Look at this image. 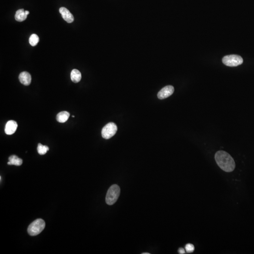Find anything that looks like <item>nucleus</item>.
Listing matches in <instances>:
<instances>
[{
	"label": "nucleus",
	"mask_w": 254,
	"mask_h": 254,
	"mask_svg": "<svg viewBox=\"0 0 254 254\" xmlns=\"http://www.w3.org/2000/svg\"><path fill=\"white\" fill-rule=\"evenodd\" d=\"M215 162L220 168L226 172H231L235 168V163L228 153L224 151L216 152L215 156Z\"/></svg>",
	"instance_id": "f257e3e1"
},
{
	"label": "nucleus",
	"mask_w": 254,
	"mask_h": 254,
	"mask_svg": "<svg viewBox=\"0 0 254 254\" xmlns=\"http://www.w3.org/2000/svg\"><path fill=\"white\" fill-rule=\"evenodd\" d=\"M120 188L117 184H113L109 188L106 195V201L109 205L115 203L120 194Z\"/></svg>",
	"instance_id": "f03ea898"
},
{
	"label": "nucleus",
	"mask_w": 254,
	"mask_h": 254,
	"mask_svg": "<svg viewBox=\"0 0 254 254\" xmlns=\"http://www.w3.org/2000/svg\"><path fill=\"white\" fill-rule=\"evenodd\" d=\"M45 227V223L42 219L39 218L29 225L27 229V231L31 236H36L40 234L44 230Z\"/></svg>",
	"instance_id": "7ed1b4c3"
},
{
	"label": "nucleus",
	"mask_w": 254,
	"mask_h": 254,
	"mask_svg": "<svg viewBox=\"0 0 254 254\" xmlns=\"http://www.w3.org/2000/svg\"><path fill=\"white\" fill-rule=\"evenodd\" d=\"M223 63L228 67H235L242 64L243 60L240 56L231 55L225 56L222 59Z\"/></svg>",
	"instance_id": "20e7f679"
},
{
	"label": "nucleus",
	"mask_w": 254,
	"mask_h": 254,
	"mask_svg": "<svg viewBox=\"0 0 254 254\" xmlns=\"http://www.w3.org/2000/svg\"><path fill=\"white\" fill-rule=\"evenodd\" d=\"M117 131L116 125L113 122H110L104 127L102 130V136L104 139H110L113 137Z\"/></svg>",
	"instance_id": "39448f33"
},
{
	"label": "nucleus",
	"mask_w": 254,
	"mask_h": 254,
	"mask_svg": "<svg viewBox=\"0 0 254 254\" xmlns=\"http://www.w3.org/2000/svg\"><path fill=\"white\" fill-rule=\"evenodd\" d=\"M174 88L172 86L169 85L162 88L158 93V98L160 99H164L172 95Z\"/></svg>",
	"instance_id": "423d86ee"
},
{
	"label": "nucleus",
	"mask_w": 254,
	"mask_h": 254,
	"mask_svg": "<svg viewBox=\"0 0 254 254\" xmlns=\"http://www.w3.org/2000/svg\"><path fill=\"white\" fill-rule=\"evenodd\" d=\"M17 128L16 122L11 120L7 122L5 127V132L7 135H11L15 132Z\"/></svg>",
	"instance_id": "0eeeda50"
},
{
	"label": "nucleus",
	"mask_w": 254,
	"mask_h": 254,
	"mask_svg": "<svg viewBox=\"0 0 254 254\" xmlns=\"http://www.w3.org/2000/svg\"><path fill=\"white\" fill-rule=\"evenodd\" d=\"M59 12L61 14L62 17L64 20L67 21V23H72L74 20L73 16L67 8L65 7H61L59 9Z\"/></svg>",
	"instance_id": "6e6552de"
},
{
	"label": "nucleus",
	"mask_w": 254,
	"mask_h": 254,
	"mask_svg": "<svg viewBox=\"0 0 254 254\" xmlns=\"http://www.w3.org/2000/svg\"><path fill=\"white\" fill-rule=\"evenodd\" d=\"M19 80L22 84L26 86H28L31 82V76L27 72H23L20 73Z\"/></svg>",
	"instance_id": "1a4fd4ad"
},
{
	"label": "nucleus",
	"mask_w": 254,
	"mask_h": 254,
	"mask_svg": "<svg viewBox=\"0 0 254 254\" xmlns=\"http://www.w3.org/2000/svg\"><path fill=\"white\" fill-rule=\"evenodd\" d=\"M70 117V113L67 111H63L58 113L56 117L57 122L60 123H64L67 122Z\"/></svg>",
	"instance_id": "9d476101"
},
{
	"label": "nucleus",
	"mask_w": 254,
	"mask_h": 254,
	"mask_svg": "<svg viewBox=\"0 0 254 254\" xmlns=\"http://www.w3.org/2000/svg\"><path fill=\"white\" fill-rule=\"evenodd\" d=\"M71 79L74 83L79 82L82 79L81 72L77 69H73L71 73Z\"/></svg>",
	"instance_id": "9b49d317"
},
{
	"label": "nucleus",
	"mask_w": 254,
	"mask_h": 254,
	"mask_svg": "<svg viewBox=\"0 0 254 254\" xmlns=\"http://www.w3.org/2000/svg\"><path fill=\"white\" fill-rule=\"evenodd\" d=\"M27 15H26L25 11L24 9H20L17 10L16 12L15 18L16 20L18 22H22L27 18Z\"/></svg>",
	"instance_id": "f8f14e48"
},
{
	"label": "nucleus",
	"mask_w": 254,
	"mask_h": 254,
	"mask_svg": "<svg viewBox=\"0 0 254 254\" xmlns=\"http://www.w3.org/2000/svg\"><path fill=\"white\" fill-rule=\"evenodd\" d=\"M9 162L11 163V165H15V166H20L23 163V160L21 159L18 158L16 155H13L10 156L9 158Z\"/></svg>",
	"instance_id": "ddd939ff"
},
{
	"label": "nucleus",
	"mask_w": 254,
	"mask_h": 254,
	"mask_svg": "<svg viewBox=\"0 0 254 254\" xmlns=\"http://www.w3.org/2000/svg\"><path fill=\"white\" fill-rule=\"evenodd\" d=\"M49 150V148L46 145H43L39 143L37 147V151L40 155H44Z\"/></svg>",
	"instance_id": "4468645a"
},
{
	"label": "nucleus",
	"mask_w": 254,
	"mask_h": 254,
	"mask_svg": "<svg viewBox=\"0 0 254 254\" xmlns=\"http://www.w3.org/2000/svg\"><path fill=\"white\" fill-rule=\"evenodd\" d=\"M39 41V38L38 36L36 34H33L30 37L29 39V43L32 46L36 45Z\"/></svg>",
	"instance_id": "2eb2a0df"
},
{
	"label": "nucleus",
	"mask_w": 254,
	"mask_h": 254,
	"mask_svg": "<svg viewBox=\"0 0 254 254\" xmlns=\"http://www.w3.org/2000/svg\"><path fill=\"white\" fill-rule=\"evenodd\" d=\"M185 249L186 252L188 253H192L194 250V246L192 244H187L185 246Z\"/></svg>",
	"instance_id": "dca6fc26"
},
{
	"label": "nucleus",
	"mask_w": 254,
	"mask_h": 254,
	"mask_svg": "<svg viewBox=\"0 0 254 254\" xmlns=\"http://www.w3.org/2000/svg\"><path fill=\"white\" fill-rule=\"evenodd\" d=\"M178 251V253L180 254H185V253L184 249H183V248H180L179 249Z\"/></svg>",
	"instance_id": "f3484780"
},
{
	"label": "nucleus",
	"mask_w": 254,
	"mask_h": 254,
	"mask_svg": "<svg viewBox=\"0 0 254 254\" xmlns=\"http://www.w3.org/2000/svg\"><path fill=\"white\" fill-rule=\"evenodd\" d=\"M25 13H26V15H28V14H29V11H25Z\"/></svg>",
	"instance_id": "a211bd4d"
},
{
	"label": "nucleus",
	"mask_w": 254,
	"mask_h": 254,
	"mask_svg": "<svg viewBox=\"0 0 254 254\" xmlns=\"http://www.w3.org/2000/svg\"><path fill=\"white\" fill-rule=\"evenodd\" d=\"M143 254H150V253H143Z\"/></svg>",
	"instance_id": "6ab92c4d"
}]
</instances>
